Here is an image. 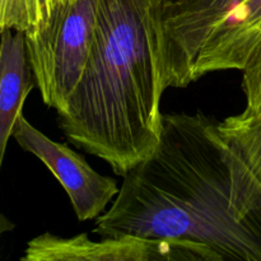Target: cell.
<instances>
[{
  "label": "cell",
  "instance_id": "6da1fadb",
  "mask_svg": "<svg viewBox=\"0 0 261 261\" xmlns=\"http://www.w3.org/2000/svg\"><path fill=\"white\" fill-rule=\"evenodd\" d=\"M218 125L201 111L163 114L158 145L92 232L188 240L223 260L261 261V182Z\"/></svg>",
  "mask_w": 261,
  "mask_h": 261
},
{
  "label": "cell",
  "instance_id": "7a4b0ae2",
  "mask_svg": "<svg viewBox=\"0 0 261 261\" xmlns=\"http://www.w3.org/2000/svg\"><path fill=\"white\" fill-rule=\"evenodd\" d=\"M165 91L152 0H98L88 63L58 115L61 132L124 177L160 143Z\"/></svg>",
  "mask_w": 261,
  "mask_h": 261
},
{
  "label": "cell",
  "instance_id": "3957f363",
  "mask_svg": "<svg viewBox=\"0 0 261 261\" xmlns=\"http://www.w3.org/2000/svg\"><path fill=\"white\" fill-rule=\"evenodd\" d=\"M98 0H76L43 28L25 35L27 59L41 98L58 115L82 78L93 42Z\"/></svg>",
  "mask_w": 261,
  "mask_h": 261
},
{
  "label": "cell",
  "instance_id": "277c9868",
  "mask_svg": "<svg viewBox=\"0 0 261 261\" xmlns=\"http://www.w3.org/2000/svg\"><path fill=\"white\" fill-rule=\"evenodd\" d=\"M244 0H152L163 86L193 83L199 53L217 24Z\"/></svg>",
  "mask_w": 261,
  "mask_h": 261
},
{
  "label": "cell",
  "instance_id": "5b68a950",
  "mask_svg": "<svg viewBox=\"0 0 261 261\" xmlns=\"http://www.w3.org/2000/svg\"><path fill=\"white\" fill-rule=\"evenodd\" d=\"M23 261H223L209 246L177 239L135 234L60 237L46 232L28 241Z\"/></svg>",
  "mask_w": 261,
  "mask_h": 261
},
{
  "label": "cell",
  "instance_id": "8992f818",
  "mask_svg": "<svg viewBox=\"0 0 261 261\" xmlns=\"http://www.w3.org/2000/svg\"><path fill=\"white\" fill-rule=\"evenodd\" d=\"M13 138L23 150L38 158L66 191L76 218L93 221L106 212L120 189L110 176L97 172L83 155L66 144L54 142L20 115Z\"/></svg>",
  "mask_w": 261,
  "mask_h": 261
},
{
  "label": "cell",
  "instance_id": "52a82bcc",
  "mask_svg": "<svg viewBox=\"0 0 261 261\" xmlns=\"http://www.w3.org/2000/svg\"><path fill=\"white\" fill-rule=\"evenodd\" d=\"M261 37V0H244L212 31L193 70V82L213 71L244 70Z\"/></svg>",
  "mask_w": 261,
  "mask_h": 261
},
{
  "label": "cell",
  "instance_id": "ba28073f",
  "mask_svg": "<svg viewBox=\"0 0 261 261\" xmlns=\"http://www.w3.org/2000/svg\"><path fill=\"white\" fill-rule=\"evenodd\" d=\"M25 50L24 32L12 28L2 30L0 47V162L15 124L23 114V105L36 82L31 79Z\"/></svg>",
  "mask_w": 261,
  "mask_h": 261
},
{
  "label": "cell",
  "instance_id": "9c48e42d",
  "mask_svg": "<svg viewBox=\"0 0 261 261\" xmlns=\"http://www.w3.org/2000/svg\"><path fill=\"white\" fill-rule=\"evenodd\" d=\"M218 127L222 137L241 155L261 182V111L228 116L219 121Z\"/></svg>",
  "mask_w": 261,
  "mask_h": 261
},
{
  "label": "cell",
  "instance_id": "30bf717a",
  "mask_svg": "<svg viewBox=\"0 0 261 261\" xmlns=\"http://www.w3.org/2000/svg\"><path fill=\"white\" fill-rule=\"evenodd\" d=\"M76 0H0V28L33 32Z\"/></svg>",
  "mask_w": 261,
  "mask_h": 261
}]
</instances>
